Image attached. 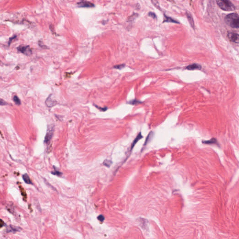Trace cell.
Returning a JSON list of instances; mask_svg holds the SVG:
<instances>
[{"label": "cell", "instance_id": "cell-1", "mask_svg": "<svg viewBox=\"0 0 239 239\" xmlns=\"http://www.w3.org/2000/svg\"><path fill=\"white\" fill-rule=\"evenodd\" d=\"M225 22L228 26L233 28H239V17L238 14L231 13L226 16Z\"/></svg>", "mask_w": 239, "mask_h": 239}, {"label": "cell", "instance_id": "cell-2", "mask_svg": "<svg viewBox=\"0 0 239 239\" xmlns=\"http://www.w3.org/2000/svg\"><path fill=\"white\" fill-rule=\"evenodd\" d=\"M216 3L219 7L224 11H234L236 9L234 4L228 0H218Z\"/></svg>", "mask_w": 239, "mask_h": 239}, {"label": "cell", "instance_id": "cell-3", "mask_svg": "<svg viewBox=\"0 0 239 239\" xmlns=\"http://www.w3.org/2000/svg\"><path fill=\"white\" fill-rule=\"evenodd\" d=\"M54 131V126L53 125H50L48 126L45 138L44 143L47 145H49L51 141V139L53 135Z\"/></svg>", "mask_w": 239, "mask_h": 239}, {"label": "cell", "instance_id": "cell-4", "mask_svg": "<svg viewBox=\"0 0 239 239\" xmlns=\"http://www.w3.org/2000/svg\"><path fill=\"white\" fill-rule=\"evenodd\" d=\"M17 50L18 51L28 56H29L32 54L31 50L30 48V46L29 45L20 46L17 48Z\"/></svg>", "mask_w": 239, "mask_h": 239}, {"label": "cell", "instance_id": "cell-5", "mask_svg": "<svg viewBox=\"0 0 239 239\" xmlns=\"http://www.w3.org/2000/svg\"><path fill=\"white\" fill-rule=\"evenodd\" d=\"M227 37L230 41L235 43H238L239 42V36L238 33L233 31L228 32Z\"/></svg>", "mask_w": 239, "mask_h": 239}, {"label": "cell", "instance_id": "cell-6", "mask_svg": "<svg viewBox=\"0 0 239 239\" xmlns=\"http://www.w3.org/2000/svg\"><path fill=\"white\" fill-rule=\"evenodd\" d=\"M46 105L49 108H52L54 107V106L56 105L58 103L57 101L55 99L52 98V95H50L48 98L46 99L45 101Z\"/></svg>", "mask_w": 239, "mask_h": 239}, {"label": "cell", "instance_id": "cell-7", "mask_svg": "<svg viewBox=\"0 0 239 239\" xmlns=\"http://www.w3.org/2000/svg\"><path fill=\"white\" fill-rule=\"evenodd\" d=\"M77 4L78 7L82 8H93L94 7L93 3L86 1H81L78 3Z\"/></svg>", "mask_w": 239, "mask_h": 239}, {"label": "cell", "instance_id": "cell-8", "mask_svg": "<svg viewBox=\"0 0 239 239\" xmlns=\"http://www.w3.org/2000/svg\"><path fill=\"white\" fill-rule=\"evenodd\" d=\"M142 138H143V136H142V135L141 134V133L140 132L139 134L137 135L136 137L135 138V139L134 140L133 142H132L131 146V147H130V151H129V152H131L132 150L133 149V148L134 147V146L135 145V144H136V143H137L140 139H141Z\"/></svg>", "mask_w": 239, "mask_h": 239}, {"label": "cell", "instance_id": "cell-9", "mask_svg": "<svg viewBox=\"0 0 239 239\" xmlns=\"http://www.w3.org/2000/svg\"><path fill=\"white\" fill-rule=\"evenodd\" d=\"M201 66L198 64H193L192 65H189L186 69L188 70H200L201 69Z\"/></svg>", "mask_w": 239, "mask_h": 239}, {"label": "cell", "instance_id": "cell-10", "mask_svg": "<svg viewBox=\"0 0 239 239\" xmlns=\"http://www.w3.org/2000/svg\"><path fill=\"white\" fill-rule=\"evenodd\" d=\"M186 16H187V17L188 18V21L189 22L191 26L194 29V19H193L192 16H191V14L188 11H186Z\"/></svg>", "mask_w": 239, "mask_h": 239}, {"label": "cell", "instance_id": "cell-11", "mask_svg": "<svg viewBox=\"0 0 239 239\" xmlns=\"http://www.w3.org/2000/svg\"><path fill=\"white\" fill-rule=\"evenodd\" d=\"M202 143L206 144H216L217 145L218 144L217 140L214 138H212L210 140L207 141H202Z\"/></svg>", "mask_w": 239, "mask_h": 239}, {"label": "cell", "instance_id": "cell-12", "mask_svg": "<svg viewBox=\"0 0 239 239\" xmlns=\"http://www.w3.org/2000/svg\"><path fill=\"white\" fill-rule=\"evenodd\" d=\"M164 22H172V23H176V24H179V22L177 20L173 19L171 17L167 16L166 15L164 16Z\"/></svg>", "mask_w": 239, "mask_h": 239}, {"label": "cell", "instance_id": "cell-13", "mask_svg": "<svg viewBox=\"0 0 239 239\" xmlns=\"http://www.w3.org/2000/svg\"><path fill=\"white\" fill-rule=\"evenodd\" d=\"M22 179L24 180L25 183H26L28 185H33V183H32L30 179V177L29 175L27 174V173H25L22 175Z\"/></svg>", "mask_w": 239, "mask_h": 239}, {"label": "cell", "instance_id": "cell-14", "mask_svg": "<svg viewBox=\"0 0 239 239\" xmlns=\"http://www.w3.org/2000/svg\"><path fill=\"white\" fill-rule=\"evenodd\" d=\"M103 164V165L107 167L108 168H109L110 166L111 165V164H112V162L110 160L106 159Z\"/></svg>", "mask_w": 239, "mask_h": 239}, {"label": "cell", "instance_id": "cell-15", "mask_svg": "<svg viewBox=\"0 0 239 239\" xmlns=\"http://www.w3.org/2000/svg\"><path fill=\"white\" fill-rule=\"evenodd\" d=\"M54 170L53 172H51V173L52 174L54 175H56V176H59V177H61V176L62 175V173H61V172H60L58 170L56 169V168H55L54 167Z\"/></svg>", "mask_w": 239, "mask_h": 239}, {"label": "cell", "instance_id": "cell-16", "mask_svg": "<svg viewBox=\"0 0 239 239\" xmlns=\"http://www.w3.org/2000/svg\"><path fill=\"white\" fill-rule=\"evenodd\" d=\"M13 100L14 102L15 103V104H16V105H21V100H20V99H19V98L17 97V96H16V95H15V96H14Z\"/></svg>", "mask_w": 239, "mask_h": 239}, {"label": "cell", "instance_id": "cell-17", "mask_svg": "<svg viewBox=\"0 0 239 239\" xmlns=\"http://www.w3.org/2000/svg\"><path fill=\"white\" fill-rule=\"evenodd\" d=\"M137 16H138V14H134L132 15L131 16H130L129 17V18H128V21H129V22H132V21H133L134 19H135V18L137 17Z\"/></svg>", "mask_w": 239, "mask_h": 239}, {"label": "cell", "instance_id": "cell-18", "mask_svg": "<svg viewBox=\"0 0 239 239\" xmlns=\"http://www.w3.org/2000/svg\"><path fill=\"white\" fill-rule=\"evenodd\" d=\"M152 134H153L152 132H151V133L149 134L148 136L146 138V141H145V142H144V146L147 145V144L148 143V142H149V140H151V136H152Z\"/></svg>", "mask_w": 239, "mask_h": 239}, {"label": "cell", "instance_id": "cell-19", "mask_svg": "<svg viewBox=\"0 0 239 239\" xmlns=\"http://www.w3.org/2000/svg\"><path fill=\"white\" fill-rule=\"evenodd\" d=\"M142 102L140 101L139 100H136V99H134V100H131L130 101L129 103L131 104V105H136V104H140V103H141Z\"/></svg>", "mask_w": 239, "mask_h": 239}, {"label": "cell", "instance_id": "cell-20", "mask_svg": "<svg viewBox=\"0 0 239 239\" xmlns=\"http://www.w3.org/2000/svg\"><path fill=\"white\" fill-rule=\"evenodd\" d=\"M125 65H124V64L117 65H116V66H113V68H115V69H121L123 68L124 67H125Z\"/></svg>", "mask_w": 239, "mask_h": 239}, {"label": "cell", "instance_id": "cell-21", "mask_svg": "<svg viewBox=\"0 0 239 239\" xmlns=\"http://www.w3.org/2000/svg\"><path fill=\"white\" fill-rule=\"evenodd\" d=\"M148 15L149 16H151L152 18H153V19H156L157 18L156 14L152 12H150L148 14Z\"/></svg>", "mask_w": 239, "mask_h": 239}, {"label": "cell", "instance_id": "cell-22", "mask_svg": "<svg viewBox=\"0 0 239 239\" xmlns=\"http://www.w3.org/2000/svg\"><path fill=\"white\" fill-rule=\"evenodd\" d=\"M98 219L101 222H103L104 220H105V218L104 216L102 215H100L98 217Z\"/></svg>", "mask_w": 239, "mask_h": 239}, {"label": "cell", "instance_id": "cell-23", "mask_svg": "<svg viewBox=\"0 0 239 239\" xmlns=\"http://www.w3.org/2000/svg\"><path fill=\"white\" fill-rule=\"evenodd\" d=\"M8 104L7 102H6L4 100L0 99V106H5Z\"/></svg>", "mask_w": 239, "mask_h": 239}, {"label": "cell", "instance_id": "cell-24", "mask_svg": "<svg viewBox=\"0 0 239 239\" xmlns=\"http://www.w3.org/2000/svg\"><path fill=\"white\" fill-rule=\"evenodd\" d=\"M38 43H39V45L40 46L41 48H47V47L43 44V43L41 41H39V42H38Z\"/></svg>", "mask_w": 239, "mask_h": 239}, {"label": "cell", "instance_id": "cell-25", "mask_svg": "<svg viewBox=\"0 0 239 239\" xmlns=\"http://www.w3.org/2000/svg\"><path fill=\"white\" fill-rule=\"evenodd\" d=\"M96 106V108H97L98 109H99V110H100V111H106V110H107V108H100V107H98L97 106Z\"/></svg>", "mask_w": 239, "mask_h": 239}, {"label": "cell", "instance_id": "cell-26", "mask_svg": "<svg viewBox=\"0 0 239 239\" xmlns=\"http://www.w3.org/2000/svg\"><path fill=\"white\" fill-rule=\"evenodd\" d=\"M16 36H14V37H12V38H10L9 39V42H8V45H10V43H11V42L12 41V40H13V39H14L15 38H16Z\"/></svg>", "mask_w": 239, "mask_h": 239}, {"label": "cell", "instance_id": "cell-27", "mask_svg": "<svg viewBox=\"0 0 239 239\" xmlns=\"http://www.w3.org/2000/svg\"><path fill=\"white\" fill-rule=\"evenodd\" d=\"M3 225H4V222H3L2 220H0V227H2Z\"/></svg>", "mask_w": 239, "mask_h": 239}]
</instances>
